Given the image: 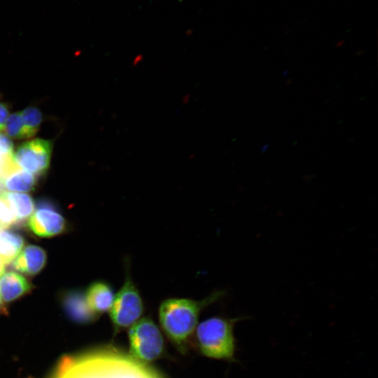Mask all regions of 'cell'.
<instances>
[{
	"instance_id": "obj_11",
	"label": "cell",
	"mask_w": 378,
	"mask_h": 378,
	"mask_svg": "<svg viewBox=\"0 0 378 378\" xmlns=\"http://www.w3.org/2000/svg\"><path fill=\"white\" fill-rule=\"evenodd\" d=\"M115 294L111 285L104 281L92 282L85 293L88 305L99 315L109 312Z\"/></svg>"
},
{
	"instance_id": "obj_4",
	"label": "cell",
	"mask_w": 378,
	"mask_h": 378,
	"mask_svg": "<svg viewBox=\"0 0 378 378\" xmlns=\"http://www.w3.org/2000/svg\"><path fill=\"white\" fill-rule=\"evenodd\" d=\"M130 262L125 260V278L115 294L109 310L114 335L130 328L137 322L144 312V304L139 289L131 277Z\"/></svg>"
},
{
	"instance_id": "obj_15",
	"label": "cell",
	"mask_w": 378,
	"mask_h": 378,
	"mask_svg": "<svg viewBox=\"0 0 378 378\" xmlns=\"http://www.w3.org/2000/svg\"><path fill=\"white\" fill-rule=\"evenodd\" d=\"M20 113L24 139H30L35 136L40 128L42 113L38 108L32 106L24 108Z\"/></svg>"
},
{
	"instance_id": "obj_2",
	"label": "cell",
	"mask_w": 378,
	"mask_h": 378,
	"mask_svg": "<svg viewBox=\"0 0 378 378\" xmlns=\"http://www.w3.org/2000/svg\"><path fill=\"white\" fill-rule=\"evenodd\" d=\"M225 294V290H218L200 300L170 298L160 303L158 309L160 325L179 351H186L188 341L198 325L201 312Z\"/></svg>"
},
{
	"instance_id": "obj_9",
	"label": "cell",
	"mask_w": 378,
	"mask_h": 378,
	"mask_svg": "<svg viewBox=\"0 0 378 378\" xmlns=\"http://www.w3.org/2000/svg\"><path fill=\"white\" fill-rule=\"evenodd\" d=\"M46 260V253L42 248L29 244L13 260L11 268L29 276L36 275L44 267Z\"/></svg>"
},
{
	"instance_id": "obj_18",
	"label": "cell",
	"mask_w": 378,
	"mask_h": 378,
	"mask_svg": "<svg viewBox=\"0 0 378 378\" xmlns=\"http://www.w3.org/2000/svg\"><path fill=\"white\" fill-rule=\"evenodd\" d=\"M4 131L9 138L14 139H24L20 111L15 112L8 117Z\"/></svg>"
},
{
	"instance_id": "obj_6",
	"label": "cell",
	"mask_w": 378,
	"mask_h": 378,
	"mask_svg": "<svg viewBox=\"0 0 378 378\" xmlns=\"http://www.w3.org/2000/svg\"><path fill=\"white\" fill-rule=\"evenodd\" d=\"M52 141L34 139L23 142L14 151V160L22 169L35 176L44 175L50 166Z\"/></svg>"
},
{
	"instance_id": "obj_1",
	"label": "cell",
	"mask_w": 378,
	"mask_h": 378,
	"mask_svg": "<svg viewBox=\"0 0 378 378\" xmlns=\"http://www.w3.org/2000/svg\"><path fill=\"white\" fill-rule=\"evenodd\" d=\"M49 378H163L148 365L106 346L61 358Z\"/></svg>"
},
{
	"instance_id": "obj_3",
	"label": "cell",
	"mask_w": 378,
	"mask_h": 378,
	"mask_svg": "<svg viewBox=\"0 0 378 378\" xmlns=\"http://www.w3.org/2000/svg\"><path fill=\"white\" fill-rule=\"evenodd\" d=\"M245 317L216 316L205 319L195 329V343L204 356L229 362L235 360V324Z\"/></svg>"
},
{
	"instance_id": "obj_20",
	"label": "cell",
	"mask_w": 378,
	"mask_h": 378,
	"mask_svg": "<svg viewBox=\"0 0 378 378\" xmlns=\"http://www.w3.org/2000/svg\"><path fill=\"white\" fill-rule=\"evenodd\" d=\"M0 314H5V315L8 314L7 309L1 296H0Z\"/></svg>"
},
{
	"instance_id": "obj_14",
	"label": "cell",
	"mask_w": 378,
	"mask_h": 378,
	"mask_svg": "<svg viewBox=\"0 0 378 378\" xmlns=\"http://www.w3.org/2000/svg\"><path fill=\"white\" fill-rule=\"evenodd\" d=\"M24 240L20 234L8 230H0V259L10 264L21 251Z\"/></svg>"
},
{
	"instance_id": "obj_12",
	"label": "cell",
	"mask_w": 378,
	"mask_h": 378,
	"mask_svg": "<svg viewBox=\"0 0 378 378\" xmlns=\"http://www.w3.org/2000/svg\"><path fill=\"white\" fill-rule=\"evenodd\" d=\"M31 284L22 274L8 271L0 276V296L4 302H10L30 292Z\"/></svg>"
},
{
	"instance_id": "obj_21",
	"label": "cell",
	"mask_w": 378,
	"mask_h": 378,
	"mask_svg": "<svg viewBox=\"0 0 378 378\" xmlns=\"http://www.w3.org/2000/svg\"><path fill=\"white\" fill-rule=\"evenodd\" d=\"M6 265L4 264V262L0 259V276L4 272Z\"/></svg>"
},
{
	"instance_id": "obj_8",
	"label": "cell",
	"mask_w": 378,
	"mask_h": 378,
	"mask_svg": "<svg viewBox=\"0 0 378 378\" xmlns=\"http://www.w3.org/2000/svg\"><path fill=\"white\" fill-rule=\"evenodd\" d=\"M36 183V176L15 162L0 174V190L27 192L33 190Z\"/></svg>"
},
{
	"instance_id": "obj_13",
	"label": "cell",
	"mask_w": 378,
	"mask_h": 378,
	"mask_svg": "<svg viewBox=\"0 0 378 378\" xmlns=\"http://www.w3.org/2000/svg\"><path fill=\"white\" fill-rule=\"evenodd\" d=\"M0 194L10 202L16 216L17 226H22L27 222L34 211L32 197L26 193L0 190Z\"/></svg>"
},
{
	"instance_id": "obj_5",
	"label": "cell",
	"mask_w": 378,
	"mask_h": 378,
	"mask_svg": "<svg viewBox=\"0 0 378 378\" xmlns=\"http://www.w3.org/2000/svg\"><path fill=\"white\" fill-rule=\"evenodd\" d=\"M129 356L148 365L165 356L163 335L150 317L141 318L128 330Z\"/></svg>"
},
{
	"instance_id": "obj_17",
	"label": "cell",
	"mask_w": 378,
	"mask_h": 378,
	"mask_svg": "<svg viewBox=\"0 0 378 378\" xmlns=\"http://www.w3.org/2000/svg\"><path fill=\"white\" fill-rule=\"evenodd\" d=\"M16 225V216L8 202L0 194V230H8Z\"/></svg>"
},
{
	"instance_id": "obj_19",
	"label": "cell",
	"mask_w": 378,
	"mask_h": 378,
	"mask_svg": "<svg viewBox=\"0 0 378 378\" xmlns=\"http://www.w3.org/2000/svg\"><path fill=\"white\" fill-rule=\"evenodd\" d=\"M8 115L9 109L8 105L5 103H0V132L4 131Z\"/></svg>"
},
{
	"instance_id": "obj_7",
	"label": "cell",
	"mask_w": 378,
	"mask_h": 378,
	"mask_svg": "<svg viewBox=\"0 0 378 378\" xmlns=\"http://www.w3.org/2000/svg\"><path fill=\"white\" fill-rule=\"evenodd\" d=\"M29 229L39 237H52L65 229L62 215L49 201L41 200L27 222Z\"/></svg>"
},
{
	"instance_id": "obj_10",
	"label": "cell",
	"mask_w": 378,
	"mask_h": 378,
	"mask_svg": "<svg viewBox=\"0 0 378 378\" xmlns=\"http://www.w3.org/2000/svg\"><path fill=\"white\" fill-rule=\"evenodd\" d=\"M63 306L68 316L78 323L92 322L99 316L88 304L85 293L80 290L66 292L62 299Z\"/></svg>"
},
{
	"instance_id": "obj_16",
	"label": "cell",
	"mask_w": 378,
	"mask_h": 378,
	"mask_svg": "<svg viewBox=\"0 0 378 378\" xmlns=\"http://www.w3.org/2000/svg\"><path fill=\"white\" fill-rule=\"evenodd\" d=\"M14 162L13 142L8 136L0 134V174Z\"/></svg>"
}]
</instances>
